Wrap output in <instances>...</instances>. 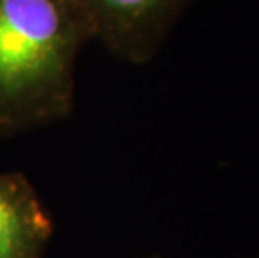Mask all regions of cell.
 <instances>
[{"label":"cell","instance_id":"cell-1","mask_svg":"<svg viewBox=\"0 0 259 258\" xmlns=\"http://www.w3.org/2000/svg\"><path fill=\"white\" fill-rule=\"evenodd\" d=\"M92 37L77 0H0V134L67 116L75 59Z\"/></svg>","mask_w":259,"mask_h":258},{"label":"cell","instance_id":"cell-2","mask_svg":"<svg viewBox=\"0 0 259 258\" xmlns=\"http://www.w3.org/2000/svg\"><path fill=\"white\" fill-rule=\"evenodd\" d=\"M94 37L119 57L144 62L152 56L186 0H77Z\"/></svg>","mask_w":259,"mask_h":258},{"label":"cell","instance_id":"cell-3","mask_svg":"<svg viewBox=\"0 0 259 258\" xmlns=\"http://www.w3.org/2000/svg\"><path fill=\"white\" fill-rule=\"evenodd\" d=\"M52 230L30 181L17 173L0 174V258H42Z\"/></svg>","mask_w":259,"mask_h":258}]
</instances>
